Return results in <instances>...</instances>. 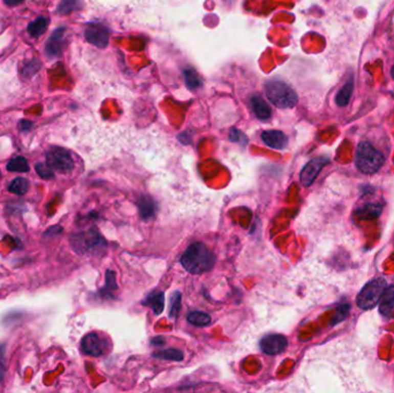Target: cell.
Returning <instances> with one entry per match:
<instances>
[{
    "label": "cell",
    "instance_id": "1",
    "mask_svg": "<svg viewBox=\"0 0 394 393\" xmlns=\"http://www.w3.org/2000/svg\"><path fill=\"white\" fill-rule=\"evenodd\" d=\"M216 257L207 246L201 244H192L188 247L181 256V264L188 272L203 273L210 271L214 267Z\"/></svg>",
    "mask_w": 394,
    "mask_h": 393
},
{
    "label": "cell",
    "instance_id": "2",
    "mask_svg": "<svg viewBox=\"0 0 394 393\" xmlns=\"http://www.w3.org/2000/svg\"><path fill=\"white\" fill-rule=\"evenodd\" d=\"M265 94L274 106L292 108L297 103V95L290 84L279 80H271L265 83Z\"/></svg>",
    "mask_w": 394,
    "mask_h": 393
},
{
    "label": "cell",
    "instance_id": "3",
    "mask_svg": "<svg viewBox=\"0 0 394 393\" xmlns=\"http://www.w3.org/2000/svg\"><path fill=\"white\" fill-rule=\"evenodd\" d=\"M385 162L382 152L375 149L369 142H361L356 150V166L362 173L373 174L379 171Z\"/></svg>",
    "mask_w": 394,
    "mask_h": 393
},
{
    "label": "cell",
    "instance_id": "4",
    "mask_svg": "<svg viewBox=\"0 0 394 393\" xmlns=\"http://www.w3.org/2000/svg\"><path fill=\"white\" fill-rule=\"evenodd\" d=\"M106 242L95 228L77 233L72 237V247L79 254L97 253L98 250L104 248Z\"/></svg>",
    "mask_w": 394,
    "mask_h": 393
},
{
    "label": "cell",
    "instance_id": "5",
    "mask_svg": "<svg viewBox=\"0 0 394 393\" xmlns=\"http://www.w3.org/2000/svg\"><path fill=\"white\" fill-rule=\"evenodd\" d=\"M386 287V281L382 278L368 282L357 296V305L362 309H371L379 302Z\"/></svg>",
    "mask_w": 394,
    "mask_h": 393
},
{
    "label": "cell",
    "instance_id": "6",
    "mask_svg": "<svg viewBox=\"0 0 394 393\" xmlns=\"http://www.w3.org/2000/svg\"><path fill=\"white\" fill-rule=\"evenodd\" d=\"M47 164L54 171L70 173L74 168V161L66 149L54 147L47 152Z\"/></svg>",
    "mask_w": 394,
    "mask_h": 393
},
{
    "label": "cell",
    "instance_id": "7",
    "mask_svg": "<svg viewBox=\"0 0 394 393\" xmlns=\"http://www.w3.org/2000/svg\"><path fill=\"white\" fill-rule=\"evenodd\" d=\"M110 35H111V30L103 24H99V22H93V24H90L86 27L84 31V37L86 42L99 49H104L107 47Z\"/></svg>",
    "mask_w": 394,
    "mask_h": 393
},
{
    "label": "cell",
    "instance_id": "8",
    "mask_svg": "<svg viewBox=\"0 0 394 393\" xmlns=\"http://www.w3.org/2000/svg\"><path fill=\"white\" fill-rule=\"evenodd\" d=\"M106 340L98 333H89L81 341V350L84 354L90 356H100L106 350Z\"/></svg>",
    "mask_w": 394,
    "mask_h": 393
},
{
    "label": "cell",
    "instance_id": "9",
    "mask_svg": "<svg viewBox=\"0 0 394 393\" xmlns=\"http://www.w3.org/2000/svg\"><path fill=\"white\" fill-rule=\"evenodd\" d=\"M287 339L280 335H270L260 340V348L265 354L277 355L282 353L287 347Z\"/></svg>",
    "mask_w": 394,
    "mask_h": 393
},
{
    "label": "cell",
    "instance_id": "10",
    "mask_svg": "<svg viewBox=\"0 0 394 393\" xmlns=\"http://www.w3.org/2000/svg\"><path fill=\"white\" fill-rule=\"evenodd\" d=\"M66 28H58L54 30L52 35L50 36L47 44H45V53L50 58H57L61 54L63 49V42H65Z\"/></svg>",
    "mask_w": 394,
    "mask_h": 393
},
{
    "label": "cell",
    "instance_id": "11",
    "mask_svg": "<svg viewBox=\"0 0 394 393\" xmlns=\"http://www.w3.org/2000/svg\"><path fill=\"white\" fill-rule=\"evenodd\" d=\"M326 163H327V159L319 157V158L313 159V161H310L308 164H307V165L303 167V170H302L300 176V180L302 182V185L308 187L313 184L316 178H317L318 173Z\"/></svg>",
    "mask_w": 394,
    "mask_h": 393
},
{
    "label": "cell",
    "instance_id": "12",
    "mask_svg": "<svg viewBox=\"0 0 394 393\" xmlns=\"http://www.w3.org/2000/svg\"><path fill=\"white\" fill-rule=\"evenodd\" d=\"M260 138L268 147L276 150L285 149L288 144L287 136L280 130H264Z\"/></svg>",
    "mask_w": 394,
    "mask_h": 393
},
{
    "label": "cell",
    "instance_id": "13",
    "mask_svg": "<svg viewBox=\"0 0 394 393\" xmlns=\"http://www.w3.org/2000/svg\"><path fill=\"white\" fill-rule=\"evenodd\" d=\"M249 103H250V107H251V110H253V112L256 116V118L259 119V120L265 121V120H269V119L271 118V116H272L271 107H270V105L265 102V100L260 97V96H258V95L251 96L250 99H249Z\"/></svg>",
    "mask_w": 394,
    "mask_h": 393
},
{
    "label": "cell",
    "instance_id": "14",
    "mask_svg": "<svg viewBox=\"0 0 394 393\" xmlns=\"http://www.w3.org/2000/svg\"><path fill=\"white\" fill-rule=\"evenodd\" d=\"M379 302V312L385 316H389L394 308V285L388 286L387 289L385 287Z\"/></svg>",
    "mask_w": 394,
    "mask_h": 393
},
{
    "label": "cell",
    "instance_id": "15",
    "mask_svg": "<svg viewBox=\"0 0 394 393\" xmlns=\"http://www.w3.org/2000/svg\"><path fill=\"white\" fill-rule=\"evenodd\" d=\"M49 25H50L49 17L39 16L33 22H30L28 26V33L31 37L38 38L45 33V31H47V29L49 28Z\"/></svg>",
    "mask_w": 394,
    "mask_h": 393
},
{
    "label": "cell",
    "instance_id": "16",
    "mask_svg": "<svg viewBox=\"0 0 394 393\" xmlns=\"http://www.w3.org/2000/svg\"><path fill=\"white\" fill-rule=\"evenodd\" d=\"M144 305H148L154 310L156 315H159L164 310L165 298L163 292H154L151 293L145 301H143Z\"/></svg>",
    "mask_w": 394,
    "mask_h": 393
},
{
    "label": "cell",
    "instance_id": "17",
    "mask_svg": "<svg viewBox=\"0 0 394 393\" xmlns=\"http://www.w3.org/2000/svg\"><path fill=\"white\" fill-rule=\"evenodd\" d=\"M137 205H139V211L141 217L143 219H148L151 218L156 212V204L150 198H146V196H142V198L139 200L137 202Z\"/></svg>",
    "mask_w": 394,
    "mask_h": 393
},
{
    "label": "cell",
    "instance_id": "18",
    "mask_svg": "<svg viewBox=\"0 0 394 393\" xmlns=\"http://www.w3.org/2000/svg\"><path fill=\"white\" fill-rule=\"evenodd\" d=\"M382 213V205L377 203H368L357 210V214L361 219H375Z\"/></svg>",
    "mask_w": 394,
    "mask_h": 393
},
{
    "label": "cell",
    "instance_id": "19",
    "mask_svg": "<svg viewBox=\"0 0 394 393\" xmlns=\"http://www.w3.org/2000/svg\"><path fill=\"white\" fill-rule=\"evenodd\" d=\"M183 77H185L186 86L189 90H196L202 85V79H201L199 73L192 68H187L183 71Z\"/></svg>",
    "mask_w": 394,
    "mask_h": 393
},
{
    "label": "cell",
    "instance_id": "20",
    "mask_svg": "<svg viewBox=\"0 0 394 393\" xmlns=\"http://www.w3.org/2000/svg\"><path fill=\"white\" fill-rule=\"evenodd\" d=\"M353 88H354V82H353V80L351 79L349 81H347V83L342 86L337 95L336 102L339 106H346L348 104V102H349V99L352 97Z\"/></svg>",
    "mask_w": 394,
    "mask_h": 393
},
{
    "label": "cell",
    "instance_id": "21",
    "mask_svg": "<svg viewBox=\"0 0 394 393\" xmlns=\"http://www.w3.org/2000/svg\"><path fill=\"white\" fill-rule=\"evenodd\" d=\"M82 8V0H61L58 6V13L61 15H68L71 13Z\"/></svg>",
    "mask_w": 394,
    "mask_h": 393
},
{
    "label": "cell",
    "instance_id": "22",
    "mask_svg": "<svg viewBox=\"0 0 394 393\" xmlns=\"http://www.w3.org/2000/svg\"><path fill=\"white\" fill-rule=\"evenodd\" d=\"M6 168L11 172H21V173L29 172L30 170L28 161H27L25 157H21V156L11 159V161L8 162Z\"/></svg>",
    "mask_w": 394,
    "mask_h": 393
},
{
    "label": "cell",
    "instance_id": "23",
    "mask_svg": "<svg viewBox=\"0 0 394 393\" xmlns=\"http://www.w3.org/2000/svg\"><path fill=\"white\" fill-rule=\"evenodd\" d=\"M8 190L15 195H25L29 190V181L25 178H15L8 185Z\"/></svg>",
    "mask_w": 394,
    "mask_h": 393
},
{
    "label": "cell",
    "instance_id": "24",
    "mask_svg": "<svg viewBox=\"0 0 394 393\" xmlns=\"http://www.w3.org/2000/svg\"><path fill=\"white\" fill-rule=\"evenodd\" d=\"M188 322L195 326H207L211 323V317L202 312H192L187 316Z\"/></svg>",
    "mask_w": 394,
    "mask_h": 393
},
{
    "label": "cell",
    "instance_id": "25",
    "mask_svg": "<svg viewBox=\"0 0 394 393\" xmlns=\"http://www.w3.org/2000/svg\"><path fill=\"white\" fill-rule=\"evenodd\" d=\"M154 356L155 358H159V359H164V360H171V361H182L183 360L182 352L179 351V350H176V348H168V350L155 352Z\"/></svg>",
    "mask_w": 394,
    "mask_h": 393
},
{
    "label": "cell",
    "instance_id": "26",
    "mask_svg": "<svg viewBox=\"0 0 394 393\" xmlns=\"http://www.w3.org/2000/svg\"><path fill=\"white\" fill-rule=\"evenodd\" d=\"M40 70V61L38 59H31L30 61L27 62V65L22 70V74L26 77H31Z\"/></svg>",
    "mask_w": 394,
    "mask_h": 393
},
{
    "label": "cell",
    "instance_id": "27",
    "mask_svg": "<svg viewBox=\"0 0 394 393\" xmlns=\"http://www.w3.org/2000/svg\"><path fill=\"white\" fill-rule=\"evenodd\" d=\"M35 168H36V172L38 173V176L40 178H43V179H45V180H50V179H53L54 178L53 170L48 165V164L38 163V164H36Z\"/></svg>",
    "mask_w": 394,
    "mask_h": 393
},
{
    "label": "cell",
    "instance_id": "28",
    "mask_svg": "<svg viewBox=\"0 0 394 393\" xmlns=\"http://www.w3.org/2000/svg\"><path fill=\"white\" fill-rule=\"evenodd\" d=\"M180 304H181V294L177 292L174 293L171 298V308H169V316L177 317L179 312H180Z\"/></svg>",
    "mask_w": 394,
    "mask_h": 393
},
{
    "label": "cell",
    "instance_id": "29",
    "mask_svg": "<svg viewBox=\"0 0 394 393\" xmlns=\"http://www.w3.org/2000/svg\"><path fill=\"white\" fill-rule=\"evenodd\" d=\"M348 314H349V304L345 303V304H341L340 307H338L336 315H334V318L332 321V325L343 321V319L348 316Z\"/></svg>",
    "mask_w": 394,
    "mask_h": 393
},
{
    "label": "cell",
    "instance_id": "30",
    "mask_svg": "<svg viewBox=\"0 0 394 393\" xmlns=\"http://www.w3.org/2000/svg\"><path fill=\"white\" fill-rule=\"evenodd\" d=\"M230 140L232 141V142L240 143V144H244V145L248 143V139H247V136L244 133H241L239 129H236V128H232L231 129Z\"/></svg>",
    "mask_w": 394,
    "mask_h": 393
},
{
    "label": "cell",
    "instance_id": "31",
    "mask_svg": "<svg viewBox=\"0 0 394 393\" xmlns=\"http://www.w3.org/2000/svg\"><path fill=\"white\" fill-rule=\"evenodd\" d=\"M117 289L116 284V276L112 271H107L106 275V291H114Z\"/></svg>",
    "mask_w": 394,
    "mask_h": 393
},
{
    "label": "cell",
    "instance_id": "32",
    "mask_svg": "<svg viewBox=\"0 0 394 393\" xmlns=\"http://www.w3.org/2000/svg\"><path fill=\"white\" fill-rule=\"evenodd\" d=\"M33 127V122L29 120H21L20 121V129L21 130H29Z\"/></svg>",
    "mask_w": 394,
    "mask_h": 393
},
{
    "label": "cell",
    "instance_id": "33",
    "mask_svg": "<svg viewBox=\"0 0 394 393\" xmlns=\"http://www.w3.org/2000/svg\"><path fill=\"white\" fill-rule=\"evenodd\" d=\"M178 139H179V141H181L183 144H188V143L190 142V141H189L190 140V136L188 135L187 132H185V133H181L180 135L178 136Z\"/></svg>",
    "mask_w": 394,
    "mask_h": 393
},
{
    "label": "cell",
    "instance_id": "34",
    "mask_svg": "<svg viewBox=\"0 0 394 393\" xmlns=\"http://www.w3.org/2000/svg\"><path fill=\"white\" fill-rule=\"evenodd\" d=\"M151 344L155 345V346H163L165 344V339L163 337H156V338H154L152 340H151Z\"/></svg>",
    "mask_w": 394,
    "mask_h": 393
},
{
    "label": "cell",
    "instance_id": "35",
    "mask_svg": "<svg viewBox=\"0 0 394 393\" xmlns=\"http://www.w3.org/2000/svg\"><path fill=\"white\" fill-rule=\"evenodd\" d=\"M4 2H5L7 6H16L24 2V0H4Z\"/></svg>",
    "mask_w": 394,
    "mask_h": 393
},
{
    "label": "cell",
    "instance_id": "36",
    "mask_svg": "<svg viewBox=\"0 0 394 393\" xmlns=\"http://www.w3.org/2000/svg\"><path fill=\"white\" fill-rule=\"evenodd\" d=\"M392 75H393V77H394V67H393V70H392Z\"/></svg>",
    "mask_w": 394,
    "mask_h": 393
},
{
    "label": "cell",
    "instance_id": "37",
    "mask_svg": "<svg viewBox=\"0 0 394 393\" xmlns=\"http://www.w3.org/2000/svg\"><path fill=\"white\" fill-rule=\"evenodd\" d=\"M0 177H2V174H0Z\"/></svg>",
    "mask_w": 394,
    "mask_h": 393
}]
</instances>
